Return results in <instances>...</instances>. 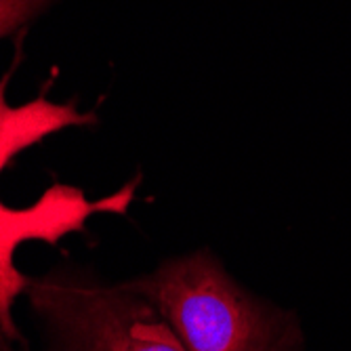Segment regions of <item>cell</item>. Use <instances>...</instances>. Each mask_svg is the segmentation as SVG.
Returning a JSON list of instances; mask_svg holds the SVG:
<instances>
[{
  "label": "cell",
  "instance_id": "3957f363",
  "mask_svg": "<svg viewBox=\"0 0 351 351\" xmlns=\"http://www.w3.org/2000/svg\"><path fill=\"white\" fill-rule=\"evenodd\" d=\"M29 299L68 351H187L154 303L126 286L43 280L32 284Z\"/></svg>",
  "mask_w": 351,
  "mask_h": 351
},
{
  "label": "cell",
  "instance_id": "5b68a950",
  "mask_svg": "<svg viewBox=\"0 0 351 351\" xmlns=\"http://www.w3.org/2000/svg\"><path fill=\"white\" fill-rule=\"evenodd\" d=\"M3 337H5V335L0 332V351H13V347H11V345H9V343L3 339Z\"/></svg>",
  "mask_w": 351,
  "mask_h": 351
},
{
  "label": "cell",
  "instance_id": "7a4b0ae2",
  "mask_svg": "<svg viewBox=\"0 0 351 351\" xmlns=\"http://www.w3.org/2000/svg\"><path fill=\"white\" fill-rule=\"evenodd\" d=\"M145 297L187 351H274L280 326L204 252L124 284Z\"/></svg>",
  "mask_w": 351,
  "mask_h": 351
},
{
  "label": "cell",
  "instance_id": "6da1fadb",
  "mask_svg": "<svg viewBox=\"0 0 351 351\" xmlns=\"http://www.w3.org/2000/svg\"><path fill=\"white\" fill-rule=\"evenodd\" d=\"M11 72L0 80V175L17 154L45 137L70 126L97 122L95 114H80L74 104H53L43 95L23 106H11L7 101ZM131 191L133 187H126L106 200H86L82 189L57 183L25 208H13L0 200V332L9 339L19 337L11 313L13 301L27 286L25 276L15 265L19 244L25 240L55 244L63 236L80 232L93 215L122 213L131 200Z\"/></svg>",
  "mask_w": 351,
  "mask_h": 351
},
{
  "label": "cell",
  "instance_id": "277c9868",
  "mask_svg": "<svg viewBox=\"0 0 351 351\" xmlns=\"http://www.w3.org/2000/svg\"><path fill=\"white\" fill-rule=\"evenodd\" d=\"M53 3L55 0H0V38L15 34Z\"/></svg>",
  "mask_w": 351,
  "mask_h": 351
}]
</instances>
